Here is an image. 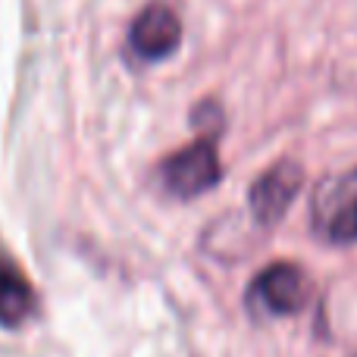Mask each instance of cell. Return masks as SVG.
Returning <instances> with one entry per match:
<instances>
[{
    "label": "cell",
    "mask_w": 357,
    "mask_h": 357,
    "mask_svg": "<svg viewBox=\"0 0 357 357\" xmlns=\"http://www.w3.org/2000/svg\"><path fill=\"white\" fill-rule=\"evenodd\" d=\"M35 307L38 298L25 273L16 266V260L0 254V326L19 329L25 320H31Z\"/></svg>",
    "instance_id": "cell-6"
},
{
    "label": "cell",
    "mask_w": 357,
    "mask_h": 357,
    "mask_svg": "<svg viewBox=\"0 0 357 357\" xmlns=\"http://www.w3.org/2000/svg\"><path fill=\"white\" fill-rule=\"evenodd\" d=\"M182 44V22L167 3H148L129 29V47L142 60H167Z\"/></svg>",
    "instance_id": "cell-5"
},
{
    "label": "cell",
    "mask_w": 357,
    "mask_h": 357,
    "mask_svg": "<svg viewBox=\"0 0 357 357\" xmlns=\"http://www.w3.org/2000/svg\"><path fill=\"white\" fill-rule=\"evenodd\" d=\"M301 188H304L301 163L279 160L276 167L266 169V173L251 185V191H248V204H251L254 220H257L260 226H276Z\"/></svg>",
    "instance_id": "cell-4"
},
{
    "label": "cell",
    "mask_w": 357,
    "mask_h": 357,
    "mask_svg": "<svg viewBox=\"0 0 357 357\" xmlns=\"http://www.w3.org/2000/svg\"><path fill=\"white\" fill-rule=\"evenodd\" d=\"M251 307L266 317H291L307 307L310 301V279L298 264L279 260L257 273L251 282Z\"/></svg>",
    "instance_id": "cell-3"
},
{
    "label": "cell",
    "mask_w": 357,
    "mask_h": 357,
    "mask_svg": "<svg viewBox=\"0 0 357 357\" xmlns=\"http://www.w3.org/2000/svg\"><path fill=\"white\" fill-rule=\"evenodd\" d=\"M160 178H163V188L173 197H182V201L210 191L222 178L216 135H204L195 144H188V148L169 154L160 163Z\"/></svg>",
    "instance_id": "cell-2"
},
{
    "label": "cell",
    "mask_w": 357,
    "mask_h": 357,
    "mask_svg": "<svg viewBox=\"0 0 357 357\" xmlns=\"http://www.w3.org/2000/svg\"><path fill=\"white\" fill-rule=\"evenodd\" d=\"M310 222L333 245L357 241V169L329 176L317 185L310 201Z\"/></svg>",
    "instance_id": "cell-1"
}]
</instances>
